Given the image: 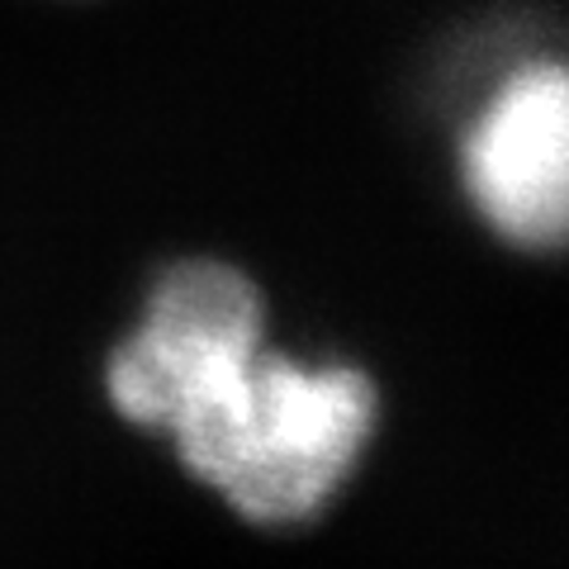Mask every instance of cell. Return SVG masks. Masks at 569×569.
I'll return each instance as SVG.
<instances>
[{"mask_svg":"<svg viewBox=\"0 0 569 569\" xmlns=\"http://www.w3.org/2000/svg\"><path fill=\"white\" fill-rule=\"evenodd\" d=\"M380 399L356 366L295 361L266 342L167 422L186 470L261 527L318 518L376 437Z\"/></svg>","mask_w":569,"mask_h":569,"instance_id":"6da1fadb","label":"cell"},{"mask_svg":"<svg viewBox=\"0 0 569 569\" xmlns=\"http://www.w3.org/2000/svg\"><path fill=\"white\" fill-rule=\"evenodd\" d=\"M266 342V305L238 266L181 261L152 284L142 323L110 356L104 385L138 427L167 422L200 389Z\"/></svg>","mask_w":569,"mask_h":569,"instance_id":"7a4b0ae2","label":"cell"},{"mask_svg":"<svg viewBox=\"0 0 569 569\" xmlns=\"http://www.w3.org/2000/svg\"><path fill=\"white\" fill-rule=\"evenodd\" d=\"M460 186L498 238L556 247L569 190V81L556 58L508 67L460 138Z\"/></svg>","mask_w":569,"mask_h":569,"instance_id":"3957f363","label":"cell"}]
</instances>
